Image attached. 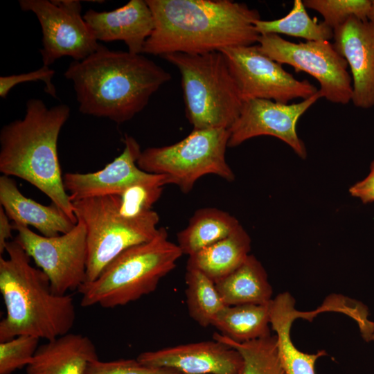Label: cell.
Segmentation results:
<instances>
[{"instance_id": "6da1fadb", "label": "cell", "mask_w": 374, "mask_h": 374, "mask_svg": "<svg viewBox=\"0 0 374 374\" xmlns=\"http://www.w3.org/2000/svg\"><path fill=\"white\" fill-rule=\"evenodd\" d=\"M154 27L143 53L203 54L254 45L258 11L230 0H145Z\"/></svg>"}, {"instance_id": "7a4b0ae2", "label": "cell", "mask_w": 374, "mask_h": 374, "mask_svg": "<svg viewBox=\"0 0 374 374\" xmlns=\"http://www.w3.org/2000/svg\"><path fill=\"white\" fill-rule=\"evenodd\" d=\"M75 90L83 114L116 123L131 120L171 75L141 54L111 51L100 45L81 61H72L64 73Z\"/></svg>"}, {"instance_id": "3957f363", "label": "cell", "mask_w": 374, "mask_h": 374, "mask_svg": "<svg viewBox=\"0 0 374 374\" xmlns=\"http://www.w3.org/2000/svg\"><path fill=\"white\" fill-rule=\"evenodd\" d=\"M70 112L65 104L47 107L40 99L28 100L24 116L0 131V172L38 188L76 224L57 152L59 134Z\"/></svg>"}, {"instance_id": "277c9868", "label": "cell", "mask_w": 374, "mask_h": 374, "mask_svg": "<svg viewBox=\"0 0 374 374\" xmlns=\"http://www.w3.org/2000/svg\"><path fill=\"white\" fill-rule=\"evenodd\" d=\"M0 256V292L6 317L0 322V342L19 335L46 341L64 335L75 321L72 296L55 294L48 278L30 265V258L15 240Z\"/></svg>"}, {"instance_id": "5b68a950", "label": "cell", "mask_w": 374, "mask_h": 374, "mask_svg": "<svg viewBox=\"0 0 374 374\" xmlns=\"http://www.w3.org/2000/svg\"><path fill=\"white\" fill-rule=\"evenodd\" d=\"M182 255L177 244L168 240L167 230L160 227L154 238L126 249L96 280L84 283L78 290L80 305L114 308L135 301L153 292Z\"/></svg>"}, {"instance_id": "8992f818", "label": "cell", "mask_w": 374, "mask_h": 374, "mask_svg": "<svg viewBox=\"0 0 374 374\" xmlns=\"http://www.w3.org/2000/svg\"><path fill=\"white\" fill-rule=\"evenodd\" d=\"M179 71L186 116L193 129H229L244 100L224 55L172 53L162 56Z\"/></svg>"}, {"instance_id": "52a82bcc", "label": "cell", "mask_w": 374, "mask_h": 374, "mask_svg": "<svg viewBox=\"0 0 374 374\" xmlns=\"http://www.w3.org/2000/svg\"><path fill=\"white\" fill-rule=\"evenodd\" d=\"M77 220L86 229V282L96 280L103 269L126 249L150 241L159 229V215L154 210L136 217L123 215L118 195L72 202Z\"/></svg>"}, {"instance_id": "ba28073f", "label": "cell", "mask_w": 374, "mask_h": 374, "mask_svg": "<svg viewBox=\"0 0 374 374\" xmlns=\"http://www.w3.org/2000/svg\"><path fill=\"white\" fill-rule=\"evenodd\" d=\"M229 136L228 129H193L174 144L145 148L137 165L146 172L168 176L184 193L206 175L232 181L235 175L226 160Z\"/></svg>"}, {"instance_id": "9c48e42d", "label": "cell", "mask_w": 374, "mask_h": 374, "mask_svg": "<svg viewBox=\"0 0 374 374\" xmlns=\"http://www.w3.org/2000/svg\"><path fill=\"white\" fill-rule=\"evenodd\" d=\"M258 42L259 49L273 60L315 78L322 98L341 105L352 100L353 82L348 63L329 41L294 43L276 34H265L259 36Z\"/></svg>"}, {"instance_id": "30bf717a", "label": "cell", "mask_w": 374, "mask_h": 374, "mask_svg": "<svg viewBox=\"0 0 374 374\" xmlns=\"http://www.w3.org/2000/svg\"><path fill=\"white\" fill-rule=\"evenodd\" d=\"M12 226L17 232L14 240L47 276L55 294L78 291L85 283L87 233L81 221L70 231L53 237L36 233L27 226Z\"/></svg>"}, {"instance_id": "8fae6325", "label": "cell", "mask_w": 374, "mask_h": 374, "mask_svg": "<svg viewBox=\"0 0 374 374\" xmlns=\"http://www.w3.org/2000/svg\"><path fill=\"white\" fill-rule=\"evenodd\" d=\"M24 11L37 17L42 28L43 65L49 66L63 56L81 61L96 52L100 44L81 15L77 0H19Z\"/></svg>"}, {"instance_id": "7c38bea8", "label": "cell", "mask_w": 374, "mask_h": 374, "mask_svg": "<svg viewBox=\"0 0 374 374\" xmlns=\"http://www.w3.org/2000/svg\"><path fill=\"white\" fill-rule=\"evenodd\" d=\"M225 56L244 101L266 99L287 104L319 90L308 80H299L282 64L264 54L258 45L224 48Z\"/></svg>"}, {"instance_id": "4fadbf2b", "label": "cell", "mask_w": 374, "mask_h": 374, "mask_svg": "<svg viewBox=\"0 0 374 374\" xmlns=\"http://www.w3.org/2000/svg\"><path fill=\"white\" fill-rule=\"evenodd\" d=\"M321 98L318 91L297 103L258 98L244 101L239 116L229 129L228 147H236L256 136H271L288 145L299 157L305 159L306 148L296 133V124L301 116Z\"/></svg>"}, {"instance_id": "5bb4252c", "label": "cell", "mask_w": 374, "mask_h": 374, "mask_svg": "<svg viewBox=\"0 0 374 374\" xmlns=\"http://www.w3.org/2000/svg\"><path fill=\"white\" fill-rule=\"evenodd\" d=\"M136 359L182 374H242L244 366L238 350L214 339L143 352Z\"/></svg>"}, {"instance_id": "9a60e30c", "label": "cell", "mask_w": 374, "mask_h": 374, "mask_svg": "<svg viewBox=\"0 0 374 374\" xmlns=\"http://www.w3.org/2000/svg\"><path fill=\"white\" fill-rule=\"evenodd\" d=\"M335 50L350 67L353 105L361 109L374 107V24L368 19L350 17L334 29Z\"/></svg>"}, {"instance_id": "2e32d148", "label": "cell", "mask_w": 374, "mask_h": 374, "mask_svg": "<svg viewBox=\"0 0 374 374\" xmlns=\"http://www.w3.org/2000/svg\"><path fill=\"white\" fill-rule=\"evenodd\" d=\"M122 153L104 168L94 172H66L64 188L71 202L91 197L118 195L130 186L150 177L152 173L141 170L137 161L141 150L132 136L125 134Z\"/></svg>"}, {"instance_id": "e0dca14e", "label": "cell", "mask_w": 374, "mask_h": 374, "mask_svg": "<svg viewBox=\"0 0 374 374\" xmlns=\"http://www.w3.org/2000/svg\"><path fill=\"white\" fill-rule=\"evenodd\" d=\"M83 18L98 41H123L134 54L143 53L154 27L152 12L143 0H130L112 11L89 9Z\"/></svg>"}, {"instance_id": "ac0fdd59", "label": "cell", "mask_w": 374, "mask_h": 374, "mask_svg": "<svg viewBox=\"0 0 374 374\" xmlns=\"http://www.w3.org/2000/svg\"><path fill=\"white\" fill-rule=\"evenodd\" d=\"M0 203L13 225L31 226L46 237L66 233L76 224L54 203L45 206L24 196L16 182L3 175L0 177Z\"/></svg>"}, {"instance_id": "d6986e66", "label": "cell", "mask_w": 374, "mask_h": 374, "mask_svg": "<svg viewBox=\"0 0 374 374\" xmlns=\"http://www.w3.org/2000/svg\"><path fill=\"white\" fill-rule=\"evenodd\" d=\"M96 359V348L88 337L68 332L39 346L26 374H85Z\"/></svg>"}, {"instance_id": "ffe728a7", "label": "cell", "mask_w": 374, "mask_h": 374, "mask_svg": "<svg viewBox=\"0 0 374 374\" xmlns=\"http://www.w3.org/2000/svg\"><path fill=\"white\" fill-rule=\"evenodd\" d=\"M270 324L276 332L280 360L286 374H316L315 364L327 355L324 350L309 354L299 350L293 344L290 330L295 319L310 318V312L295 308V300L289 292L278 294L269 303Z\"/></svg>"}, {"instance_id": "44dd1931", "label": "cell", "mask_w": 374, "mask_h": 374, "mask_svg": "<svg viewBox=\"0 0 374 374\" xmlns=\"http://www.w3.org/2000/svg\"><path fill=\"white\" fill-rule=\"evenodd\" d=\"M251 250V238L240 224L231 233L188 256L186 268L197 269L214 283L238 269Z\"/></svg>"}, {"instance_id": "7402d4cb", "label": "cell", "mask_w": 374, "mask_h": 374, "mask_svg": "<svg viewBox=\"0 0 374 374\" xmlns=\"http://www.w3.org/2000/svg\"><path fill=\"white\" fill-rule=\"evenodd\" d=\"M215 284L227 306L267 304L272 300L267 272L253 255L249 254L238 269Z\"/></svg>"}, {"instance_id": "603a6c76", "label": "cell", "mask_w": 374, "mask_h": 374, "mask_svg": "<svg viewBox=\"0 0 374 374\" xmlns=\"http://www.w3.org/2000/svg\"><path fill=\"white\" fill-rule=\"evenodd\" d=\"M240 224L223 210L206 207L197 209L188 226L177 233V245L188 256L231 233Z\"/></svg>"}, {"instance_id": "cb8c5ba5", "label": "cell", "mask_w": 374, "mask_h": 374, "mask_svg": "<svg viewBox=\"0 0 374 374\" xmlns=\"http://www.w3.org/2000/svg\"><path fill=\"white\" fill-rule=\"evenodd\" d=\"M269 303L226 306L212 326L222 335L239 343L263 337L271 334Z\"/></svg>"}, {"instance_id": "d4e9b609", "label": "cell", "mask_w": 374, "mask_h": 374, "mask_svg": "<svg viewBox=\"0 0 374 374\" xmlns=\"http://www.w3.org/2000/svg\"><path fill=\"white\" fill-rule=\"evenodd\" d=\"M254 26L260 35L284 34L306 41H330L334 35L331 28L308 15L301 0H294L292 10L285 17L269 21L260 19L254 22Z\"/></svg>"}, {"instance_id": "484cf974", "label": "cell", "mask_w": 374, "mask_h": 374, "mask_svg": "<svg viewBox=\"0 0 374 374\" xmlns=\"http://www.w3.org/2000/svg\"><path fill=\"white\" fill-rule=\"evenodd\" d=\"M185 280L189 316L202 327L212 326L217 314L227 306L215 283L201 271L188 268Z\"/></svg>"}, {"instance_id": "4316f807", "label": "cell", "mask_w": 374, "mask_h": 374, "mask_svg": "<svg viewBox=\"0 0 374 374\" xmlns=\"http://www.w3.org/2000/svg\"><path fill=\"white\" fill-rule=\"evenodd\" d=\"M213 339L240 352L244 363L242 374H286L280 360L276 335L243 343L217 332L213 334Z\"/></svg>"}, {"instance_id": "83f0119b", "label": "cell", "mask_w": 374, "mask_h": 374, "mask_svg": "<svg viewBox=\"0 0 374 374\" xmlns=\"http://www.w3.org/2000/svg\"><path fill=\"white\" fill-rule=\"evenodd\" d=\"M167 184H172L168 176L152 173L150 177L130 186L118 195L120 213L136 217L150 212Z\"/></svg>"}, {"instance_id": "f1b7e54d", "label": "cell", "mask_w": 374, "mask_h": 374, "mask_svg": "<svg viewBox=\"0 0 374 374\" xmlns=\"http://www.w3.org/2000/svg\"><path fill=\"white\" fill-rule=\"evenodd\" d=\"M303 5L319 12L333 30L350 17L368 19L371 0H304Z\"/></svg>"}, {"instance_id": "f546056e", "label": "cell", "mask_w": 374, "mask_h": 374, "mask_svg": "<svg viewBox=\"0 0 374 374\" xmlns=\"http://www.w3.org/2000/svg\"><path fill=\"white\" fill-rule=\"evenodd\" d=\"M39 338L19 335L0 342V374H11L29 365L38 348Z\"/></svg>"}, {"instance_id": "4dcf8cb0", "label": "cell", "mask_w": 374, "mask_h": 374, "mask_svg": "<svg viewBox=\"0 0 374 374\" xmlns=\"http://www.w3.org/2000/svg\"><path fill=\"white\" fill-rule=\"evenodd\" d=\"M85 374H182L172 368L145 365L137 359H118L90 362Z\"/></svg>"}, {"instance_id": "1f68e13d", "label": "cell", "mask_w": 374, "mask_h": 374, "mask_svg": "<svg viewBox=\"0 0 374 374\" xmlns=\"http://www.w3.org/2000/svg\"><path fill=\"white\" fill-rule=\"evenodd\" d=\"M55 71L43 65L41 68L28 73L4 75L0 77V96L5 98L10 91L19 84L27 82L42 81L44 91L54 98H57L56 89L52 82Z\"/></svg>"}, {"instance_id": "d6a6232c", "label": "cell", "mask_w": 374, "mask_h": 374, "mask_svg": "<svg viewBox=\"0 0 374 374\" xmlns=\"http://www.w3.org/2000/svg\"><path fill=\"white\" fill-rule=\"evenodd\" d=\"M349 193L353 197L359 198L364 204L374 202V160L371 163L368 176L352 186Z\"/></svg>"}, {"instance_id": "836d02e7", "label": "cell", "mask_w": 374, "mask_h": 374, "mask_svg": "<svg viewBox=\"0 0 374 374\" xmlns=\"http://www.w3.org/2000/svg\"><path fill=\"white\" fill-rule=\"evenodd\" d=\"M2 206H0V255L6 252V247L12 238V224Z\"/></svg>"}, {"instance_id": "e575fe53", "label": "cell", "mask_w": 374, "mask_h": 374, "mask_svg": "<svg viewBox=\"0 0 374 374\" xmlns=\"http://www.w3.org/2000/svg\"><path fill=\"white\" fill-rule=\"evenodd\" d=\"M368 20L374 24V0H371V6L368 15Z\"/></svg>"}, {"instance_id": "d590c367", "label": "cell", "mask_w": 374, "mask_h": 374, "mask_svg": "<svg viewBox=\"0 0 374 374\" xmlns=\"http://www.w3.org/2000/svg\"><path fill=\"white\" fill-rule=\"evenodd\" d=\"M371 341H374V329H373V334H372V336H371Z\"/></svg>"}]
</instances>
